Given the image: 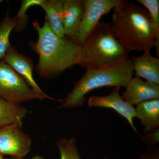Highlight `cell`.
Instances as JSON below:
<instances>
[{
    "label": "cell",
    "mask_w": 159,
    "mask_h": 159,
    "mask_svg": "<svg viewBox=\"0 0 159 159\" xmlns=\"http://www.w3.org/2000/svg\"><path fill=\"white\" fill-rule=\"evenodd\" d=\"M0 97L16 104L39 99L23 77L3 60H0Z\"/></svg>",
    "instance_id": "cell-5"
},
{
    "label": "cell",
    "mask_w": 159,
    "mask_h": 159,
    "mask_svg": "<svg viewBox=\"0 0 159 159\" xmlns=\"http://www.w3.org/2000/svg\"><path fill=\"white\" fill-rule=\"evenodd\" d=\"M56 144L59 150L60 159H82L74 137L70 139L62 138L58 140Z\"/></svg>",
    "instance_id": "cell-17"
},
{
    "label": "cell",
    "mask_w": 159,
    "mask_h": 159,
    "mask_svg": "<svg viewBox=\"0 0 159 159\" xmlns=\"http://www.w3.org/2000/svg\"><path fill=\"white\" fill-rule=\"evenodd\" d=\"M135 109L137 117L144 127V132H153L159 128V99L141 102Z\"/></svg>",
    "instance_id": "cell-13"
},
{
    "label": "cell",
    "mask_w": 159,
    "mask_h": 159,
    "mask_svg": "<svg viewBox=\"0 0 159 159\" xmlns=\"http://www.w3.org/2000/svg\"><path fill=\"white\" fill-rule=\"evenodd\" d=\"M40 6L45 12L46 21L52 31L59 37H65L63 0H44Z\"/></svg>",
    "instance_id": "cell-14"
},
{
    "label": "cell",
    "mask_w": 159,
    "mask_h": 159,
    "mask_svg": "<svg viewBox=\"0 0 159 159\" xmlns=\"http://www.w3.org/2000/svg\"><path fill=\"white\" fill-rule=\"evenodd\" d=\"M3 159H24L23 158H5ZM30 159H44L43 157L40 156L39 155H35L34 157H32Z\"/></svg>",
    "instance_id": "cell-20"
},
{
    "label": "cell",
    "mask_w": 159,
    "mask_h": 159,
    "mask_svg": "<svg viewBox=\"0 0 159 159\" xmlns=\"http://www.w3.org/2000/svg\"><path fill=\"white\" fill-rule=\"evenodd\" d=\"M136 2L145 7L155 25L159 29V0H137Z\"/></svg>",
    "instance_id": "cell-19"
},
{
    "label": "cell",
    "mask_w": 159,
    "mask_h": 159,
    "mask_svg": "<svg viewBox=\"0 0 159 159\" xmlns=\"http://www.w3.org/2000/svg\"><path fill=\"white\" fill-rule=\"evenodd\" d=\"M44 0H24L22 1L20 8L16 16V25L14 27L15 31L20 32L23 31L28 24V16L26 15L28 9L31 6L41 5Z\"/></svg>",
    "instance_id": "cell-18"
},
{
    "label": "cell",
    "mask_w": 159,
    "mask_h": 159,
    "mask_svg": "<svg viewBox=\"0 0 159 159\" xmlns=\"http://www.w3.org/2000/svg\"><path fill=\"white\" fill-rule=\"evenodd\" d=\"M122 98L133 106L148 100L159 99V85L144 81L135 76L125 87Z\"/></svg>",
    "instance_id": "cell-10"
},
{
    "label": "cell",
    "mask_w": 159,
    "mask_h": 159,
    "mask_svg": "<svg viewBox=\"0 0 159 159\" xmlns=\"http://www.w3.org/2000/svg\"><path fill=\"white\" fill-rule=\"evenodd\" d=\"M3 60L23 77L39 99L55 100L45 93L35 82L33 75L34 66L30 58L11 46L6 52Z\"/></svg>",
    "instance_id": "cell-8"
},
{
    "label": "cell",
    "mask_w": 159,
    "mask_h": 159,
    "mask_svg": "<svg viewBox=\"0 0 159 159\" xmlns=\"http://www.w3.org/2000/svg\"><path fill=\"white\" fill-rule=\"evenodd\" d=\"M102 159H107V157H106L103 158Z\"/></svg>",
    "instance_id": "cell-22"
},
{
    "label": "cell",
    "mask_w": 159,
    "mask_h": 159,
    "mask_svg": "<svg viewBox=\"0 0 159 159\" xmlns=\"http://www.w3.org/2000/svg\"><path fill=\"white\" fill-rule=\"evenodd\" d=\"M134 73L136 77L159 85V59L153 57L150 51L143 52L139 57H132Z\"/></svg>",
    "instance_id": "cell-12"
},
{
    "label": "cell",
    "mask_w": 159,
    "mask_h": 159,
    "mask_svg": "<svg viewBox=\"0 0 159 159\" xmlns=\"http://www.w3.org/2000/svg\"><path fill=\"white\" fill-rule=\"evenodd\" d=\"M134 74L132 60L129 57L112 65L86 70L82 77L75 83L59 108L81 107L85 102L86 95L96 89L111 87L125 88Z\"/></svg>",
    "instance_id": "cell-3"
},
{
    "label": "cell",
    "mask_w": 159,
    "mask_h": 159,
    "mask_svg": "<svg viewBox=\"0 0 159 159\" xmlns=\"http://www.w3.org/2000/svg\"><path fill=\"white\" fill-rule=\"evenodd\" d=\"M63 24L66 37L73 39L82 20L84 0H63Z\"/></svg>",
    "instance_id": "cell-11"
},
{
    "label": "cell",
    "mask_w": 159,
    "mask_h": 159,
    "mask_svg": "<svg viewBox=\"0 0 159 159\" xmlns=\"http://www.w3.org/2000/svg\"><path fill=\"white\" fill-rule=\"evenodd\" d=\"M120 87H114L113 90L107 96L103 97L93 96L89 98V107H101L111 109L128 121L135 132L136 129L134 124V119L137 117L135 109L133 106L122 99L119 94Z\"/></svg>",
    "instance_id": "cell-9"
},
{
    "label": "cell",
    "mask_w": 159,
    "mask_h": 159,
    "mask_svg": "<svg viewBox=\"0 0 159 159\" xmlns=\"http://www.w3.org/2000/svg\"><path fill=\"white\" fill-rule=\"evenodd\" d=\"M33 26L38 34L37 42L32 44L39 57L36 70L41 77L47 79L54 77L77 65L80 46L66 36H57L46 21L41 27L39 23L34 20Z\"/></svg>",
    "instance_id": "cell-2"
},
{
    "label": "cell",
    "mask_w": 159,
    "mask_h": 159,
    "mask_svg": "<svg viewBox=\"0 0 159 159\" xmlns=\"http://www.w3.org/2000/svg\"><path fill=\"white\" fill-rule=\"evenodd\" d=\"M111 24L114 36L128 52H144L156 47L159 56V29L146 9L127 1L114 9Z\"/></svg>",
    "instance_id": "cell-1"
},
{
    "label": "cell",
    "mask_w": 159,
    "mask_h": 159,
    "mask_svg": "<svg viewBox=\"0 0 159 159\" xmlns=\"http://www.w3.org/2000/svg\"><path fill=\"white\" fill-rule=\"evenodd\" d=\"M3 159V157L2 155L1 154H0V159Z\"/></svg>",
    "instance_id": "cell-21"
},
{
    "label": "cell",
    "mask_w": 159,
    "mask_h": 159,
    "mask_svg": "<svg viewBox=\"0 0 159 159\" xmlns=\"http://www.w3.org/2000/svg\"><path fill=\"white\" fill-rule=\"evenodd\" d=\"M16 16L11 17L8 12L0 23V60H3L6 52L11 47L9 36L16 25Z\"/></svg>",
    "instance_id": "cell-16"
},
{
    "label": "cell",
    "mask_w": 159,
    "mask_h": 159,
    "mask_svg": "<svg viewBox=\"0 0 159 159\" xmlns=\"http://www.w3.org/2000/svg\"><path fill=\"white\" fill-rule=\"evenodd\" d=\"M3 1H2V0H0V3L2 2Z\"/></svg>",
    "instance_id": "cell-23"
},
{
    "label": "cell",
    "mask_w": 159,
    "mask_h": 159,
    "mask_svg": "<svg viewBox=\"0 0 159 159\" xmlns=\"http://www.w3.org/2000/svg\"><path fill=\"white\" fill-rule=\"evenodd\" d=\"M126 0H84V10L77 33L71 39L78 45L85 42L100 18L113 9L123 5Z\"/></svg>",
    "instance_id": "cell-6"
},
{
    "label": "cell",
    "mask_w": 159,
    "mask_h": 159,
    "mask_svg": "<svg viewBox=\"0 0 159 159\" xmlns=\"http://www.w3.org/2000/svg\"><path fill=\"white\" fill-rule=\"evenodd\" d=\"M129 53L114 36L111 23L99 22L80 46L77 65L86 70L112 65L127 59Z\"/></svg>",
    "instance_id": "cell-4"
},
{
    "label": "cell",
    "mask_w": 159,
    "mask_h": 159,
    "mask_svg": "<svg viewBox=\"0 0 159 159\" xmlns=\"http://www.w3.org/2000/svg\"><path fill=\"white\" fill-rule=\"evenodd\" d=\"M21 128L16 125L0 128V154L23 158L29 153L32 141Z\"/></svg>",
    "instance_id": "cell-7"
},
{
    "label": "cell",
    "mask_w": 159,
    "mask_h": 159,
    "mask_svg": "<svg viewBox=\"0 0 159 159\" xmlns=\"http://www.w3.org/2000/svg\"><path fill=\"white\" fill-rule=\"evenodd\" d=\"M28 112L20 104L7 101L0 97V128L16 125L21 127L23 120Z\"/></svg>",
    "instance_id": "cell-15"
}]
</instances>
